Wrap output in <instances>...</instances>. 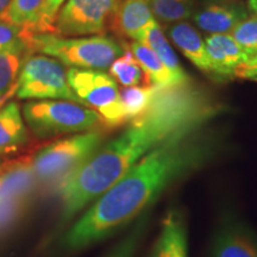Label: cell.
Masks as SVG:
<instances>
[{
    "label": "cell",
    "mask_w": 257,
    "mask_h": 257,
    "mask_svg": "<svg viewBox=\"0 0 257 257\" xmlns=\"http://www.w3.org/2000/svg\"><path fill=\"white\" fill-rule=\"evenodd\" d=\"M154 18L166 24L185 22L193 16L192 0H149Z\"/></svg>",
    "instance_id": "22"
},
{
    "label": "cell",
    "mask_w": 257,
    "mask_h": 257,
    "mask_svg": "<svg viewBox=\"0 0 257 257\" xmlns=\"http://www.w3.org/2000/svg\"><path fill=\"white\" fill-rule=\"evenodd\" d=\"M120 0H67L55 19V32L63 37L105 35Z\"/></svg>",
    "instance_id": "8"
},
{
    "label": "cell",
    "mask_w": 257,
    "mask_h": 257,
    "mask_svg": "<svg viewBox=\"0 0 257 257\" xmlns=\"http://www.w3.org/2000/svg\"><path fill=\"white\" fill-rule=\"evenodd\" d=\"M29 53L51 56L64 66L79 69L106 70L124 53L123 43L107 35L63 37L44 32L25 38Z\"/></svg>",
    "instance_id": "3"
},
{
    "label": "cell",
    "mask_w": 257,
    "mask_h": 257,
    "mask_svg": "<svg viewBox=\"0 0 257 257\" xmlns=\"http://www.w3.org/2000/svg\"><path fill=\"white\" fill-rule=\"evenodd\" d=\"M255 56H256V55H255Z\"/></svg>",
    "instance_id": "34"
},
{
    "label": "cell",
    "mask_w": 257,
    "mask_h": 257,
    "mask_svg": "<svg viewBox=\"0 0 257 257\" xmlns=\"http://www.w3.org/2000/svg\"><path fill=\"white\" fill-rule=\"evenodd\" d=\"M16 89H17V82H16V85L14 86V87H12L11 91L6 93V94L0 96V108H2L3 106H4L6 102H8V100H10V99H11L12 96L16 94Z\"/></svg>",
    "instance_id": "30"
},
{
    "label": "cell",
    "mask_w": 257,
    "mask_h": 257,
    "mask_svg": "<svg viewBox=\"0 0 257 257\" xmlns=\"http://www.w3.org/2000/svg\"><path fill=\"white\" fill-rule=\"evenodd\" d=\"M234 78L257 81V55L250 57L236 70Z\"/></svg>",
    "instance_id": "28"
},
{
    "label": "cell",
    "mask_w": 257,
    "mask_h": 257,
    "mask_svg": "<svg viewBox=\"0 0 257 257\" xmlns=\"http://www.w3.org/2000/svg\"><path fill=\"white\" fill-rule=\"evenodd\" d=\"M30 35L31 32L28 29L0 19V53L14 49H24L28 51L25 38Z\"/></svg>",
    "instance_id": "25"
},
{
    "label": "cell",
    "mask_w": 257,
    "mask_h": 257,
    "mask_svg": "<svg viewBox=\"0 0 257 257\" xmlns=\"http://www.w3.org/2000/svg\"><path fill=\"white\" fill-rule=\"evenodd\" d=\"M206 121L176 131L131 167L101 194L64 237L79 249L104 238L149 206L170 184L200 166L212 153V141L202 135Z\"/></svg>",
    "instance_id": "2"
},
{
    "label": "cell",
    "mask_w": 257,
    "mask_h": 257,
    "mask_svg": "<svg viewBox=\"0 0 257 257\" xmlns=\"http://www.w3.org/2000/svg\"><path fill=\"white\" fill-rule=\"evenodd\" d=\"M11 0H0V18L3 17V15L5 14L6 10H8Z\"/></svg>",
    "instance_id": "32"
},
{
    "label": "cell",
    "mask_w": 257,
    "mask_h": 257,
    "mask_svg": "<svg viewBox=\"0 0 257 257\" xmlns=\"http://www.w3.org/2000/svg\"><path fill=\"white\" fill-rule=\"evenodd\" d=\"M27 56H29V53L24 49L0 53V96L11 91L16 85Z\"/></svg>",
    "instance_id": "23"
},
{
    "label": "cell",
    "mask_w": 257,
    "mask_h": 257,
    "mask_svg": "<svg viewBox=\"0 0 257 257\" xmlns=\"http://www.w3.org/2000/svg\"><path fill=\"white\" fill-rule=\"evenodd\" d=\"M99 131L87 133L55 141L34 153V172L37 188L43 191L60 188L70 173L85 162L102 144Z\"/></svg>",
    "instance_id": "4"
},
{
    "label": "cell",
    "mask_w": 257,
    "mask_h": 257,
    "mask_svg": "<svg viewBox=\"0 0 257 257\" xmlns=\"http://www.w3.org/2000/svg\"><path fill=\"white\" fill-rule=\"evenodd\" d=\"M160 89L148 85L133 86L121 89L120 99L126 120L131 121L142 115L152 106Z\"/></svg>",
    "instance_id": "19"
},
{
    "label": "cell",
    "mask_w": 257,
    "mask_h": 257,
    "mask_svg": "<svg viewBox=\"0 0 257 257\" xmlns=\"http://www.w3.org/2000/svg\"><path fill=\"white\" fill-rule=\"evenodd\" d=\"M135 41L140 42V43L149 48L161 60V62L168 68L169 72L174 75V78L178 80L180 85H188L191 82V79H189V76L186 74L185 70L182 69L178 56H176L172 46L169 44L168 40H167L165 34H163L162 28H161L160 23L156 19L150 22L137 35Z\"/></svg>",
    "instance_id": "15"
},
{
    "label": "cell",
    "mask_w": 257,
    "mask_h": 257,
    "mask_svg": "<svg viewBox=\"0 0 257 257\" xmlns=\"http://www.w3.org/2000/svg\"><path fill=\"white\" fill-rule=\"evenodd\" d=\"M155 257H187V236L184 219L176 212H169L163 221Z\"/></svg>",
    "instance_id": "18"
},
{
    "label": "cell",
    "mask_w": 257,
    "mask_h": 257,
    "mask_svg": "<svg viewBox=\"0 0 257 257\" xmlns=\"http://www.w3.org/2000/svg\"><path fill=\"white\" fill-rule=\"evenodd\" d=\"M108 74L123 87L141 86L144 80V73L140 63L135 59L128 47L124 53L111 63Z\"/></svg>",
    "instance_id": "20"
},
{
    "label": "cell",
    "mask_w": 257,
    "mask_h": 257,
    "mask_svg": "<svg viewBox=\"0 0 257 257\" xmlns=\"http://www.w3.org/2000/svg\"><path fill=\"white\" fill-rule=\"evenodd\" d=\"M154 19L149 0H123L115 9L110 29L118 37L136 40Z\"/></svg>",
    "instance_id": "13"
},
{
    "label": "cell",
    "mask_w": 257,
    "mask_h": 257,
    "mask_svg": "<svg viewBox=\"0 0 257 257\" xmlns=\"http://www.w3.org/2000/svg\"><path fill=\"white\" fill-rule=\"evenodd\" d=\"M67 78L80 104L100 115L102 124L117 127L127 123L117 82L104 70L70 68Z\"/></svg>",
    "instance_id": "6"
},
{
    "label": "cell",
    "mask_w": 257,
    "mask_h": 257,
    "mask_svg": "<svg viewBox=\"0 0 257 257\" xmlns=\"http://www.w3.org/2000/svg\"><path fill=\"white\" fill-rule=\"evenodd\" d=\"M43 2L44 0H11L8 10L0 19L28 29L32 34Z\"/></svg>",
    "instance_id": "21"
},
{
    "label": "cell",
    "mask_w": 257,
    "mask_h": 257,
    "mask_svg": "<svg viewBox=\"0 0 257 257\" xmlns=\"http://www.w3.org/2000/svg\"><path fill=\"white\" fill-rule=\"evenodd\" d=\"M205 47L214 78H234L238 67L248 60L242 48L229 34L208 35L205 38Z\"/></svg>",
    "instance_id": "11"
},
{
    "label": "cell",
    "mask_w": 257,
    "mask_h": 257,
    "mask_svg": "<svg viewBox=\"0 0 257 257\" xmlns=\"http://www.w3.org/2000/svg\"><path fill=\"white\" fill-rule=\"evenodd\" d=\"M246 10H248V12H251V15L257 16V0H248Z\"/></svg>",
    "instance_id": "31"
},
{
    "label": "cell",
    "mask_w": 257,
    "mask_h": 257,
    "mask_svg": "<svg viewBox=\"0 0 257 257\" xmlns=\"http://www.w3.org/2000/svg\"><path fill=\"white\" fill-rule=\"evenodd\" d=\"M219 2H236V0H219Z\"/></svg>",
    "instance_id": "33"
},
{
    "label": "cell",
    "mask_w": 257,
    "mask_h": 257,
    "mask_svg": "<svg viewBox=\"0 0 257 257\" xmlns=\"http://www.w3.org/2000/svg\"><path fill=\"white\" fill-rule=\"evenodd\" d=\"M66 0H44L42 5L38 21L35 25L32 34H44L55 32V19Z\"/></svg>",
    "instance_id": "27"
},
{
    "label": "cell",
    "mask_w": 257,
    "mask_h": 257,
    "mask_svg": "<svg viewBox=\"0 0 257 257\" xmlns=\"http://www.w3.org/2000/svg\"><path fill=\"white\" fill-rule=\"evenodd\" d=\"M212 257H257V233L242 221L227 219L214 236Z\"/></svg>",
    "instance_id": "10"
},
{
    "label": "cell",
    "mask_w": 257,
    "mask_h": 257,
    "mask_svg": "<svg viewBox=\"0 0 257 257\" xmlns=\"http://www.w3.org/2000/svg\"><path fill=\"white\" fill-rule=\"evenodd\" d=\"M29 198H10L0 200V231L8 229L23 216Z\"/></svg>",
    "instance_id": "26"
},
{
    "label": "cell",
    "mask_w": 257,
    "mask_h": 257,
    "mask_svg": "<svg viewBox=\"0 0 257 257\" xmlns=\"http://www.w3.org/2000/svg\"><path fill=\"white\" fill-rule=\"evenodd\" d=\"M23 115L31 133L40 140L87 133L102 124L94 110L68 100L29 101L23 106Z\"/></svg>",
    "instance_id": "5"
},
{
    "label": "cell",
    "mask_w": 257,
    "mask_h": 257,
    "mask_svg": "<svg viewBox=\"0 0 257 257\" xmlns=\"http://www.w3.org/2000/svg\"><path fill=\"white\" fill-rule=\"evenodd\" d=\"M137 234L134 233L133 236L128 237L127 239H125L123 244L115 250V252L111 257H130L133 255L135 248H136V240H137Z\"/></svg>",
    "instance_id": "29"
},
{
    "label": "cell",
    "mask_w": 257,
    "mask_h": 257,
    "mask_svg": "<svg viewBox=\"0 0 257 257\" xmlns=\"http://www.w3.org/2000/svg\"><path fill=\"white\" fill-rule=\"evenodd\" d=\"M30 144V136L17 102L0 108V156L12 155Z\"/></svg>",
    "instance_id": "14"
},
{
    "label": "cell",
    "mask_w": 257,
    "mask_h": 257,
    "mask_svg": "<svg viewBox=\"0 0 257 257\" xmlns=\"http://www.w3.org/2000/svg\"><path fill=\"white\" fill-rule=\"evenodd\" d=\"M15 95L29 100H68L80 104L70 88L63 64L42 54L25 57Z\"/></svg>",
    "instance_id": "7"
},
{
    "label": "cell",
    "mask_w": 257,
    "mask_h": 257,
    "mask_svg": "<svg viewBox=\"0 0 257 257\" xmlns=\"http://www.w3.org/2000/svg\"><path fill=\"white\" fill-rule=\"evenodd\" d=\"M249 16L246 6L239 2H220L207 5L193 16L197 27L210 35L230 34L239 22Z\"/></svg>",
    "instance_id": "12"
},
{
    "label": "cell",
    "mask_w": 257,
    "mask_h": 257,
    "mask_svg": "<svg viewBox=\"0 0 257 257\" xmlns=\"http://www.w3.org/2000/svg\"><path fill=\"white\" fill-rule=\"evenodd\" d=\"M128 49L133 53L137 62L140 63L144 73V81L147 82L148 86L161 89L185 86L180 85L174 75L147 46L134 41L128 44Z\"/></svg>",
    "instance_id": "17"
},
{
    "label": "cell",
    "mask_w": 257,
    "mask_h": 257,
    "mask_svg": "<svg viewBox=\"0 0 257 257\" xmlns=\"http://www.w3.org/2000/svg\"><path fill=\"white\" fill-rule=\"evenodd\" d=\"M169 37L182 55L201 72L212 75L206 47L200 32L186 22L173 24L168 30Z\"/></svg>",
    "instance_id": "16"
},
{
    "label": "cell",
    "mask_w": 257,
    "mask_h": 257,
    "mask_svg": "<svg viewBox=\"0 0 257 257\" xmlns=\"http://www.w3.org/2000/svg\"><path fill=\"white\" fill-rule=\"evenodd\" d=\"M216 107L191 83L160 89L152 106L114 140L98 148L61 185L63 219L99 198L163 141L188 125L207 121Z\"/></svg>",
    "instance_id": "1"
},
{
    "label": "cell",
    "mask_w": 257,
    "mask_h": 257,
    "mask_svg": "<svg viewBox=\"0 0 257 257\" xmlns=\"http://www.w3.org/2000/svg\"><path fill=\"white\" fill-rule=\"evenodd\" d=\"M34 153L0 162V200L10 198L30 199V195L36 191Z\"/></svg>",
    "instance_id": "9"
},
{
    "label": "cell",
    "mask_w": 257,
    "mask_h": 257,
    "mask_svg": "<svg viewBox=\"0 0 257 257\" xmlns=\"http://www.w3.org/2000/svg\"><path fill=\"white\" fill-rule=\"evenodd\" d=\"M229 35L242 48L248 59L257 55V16L250 15L244 18Z\"/></svg>",
    "instance_id": "24"
}]
</instances>
